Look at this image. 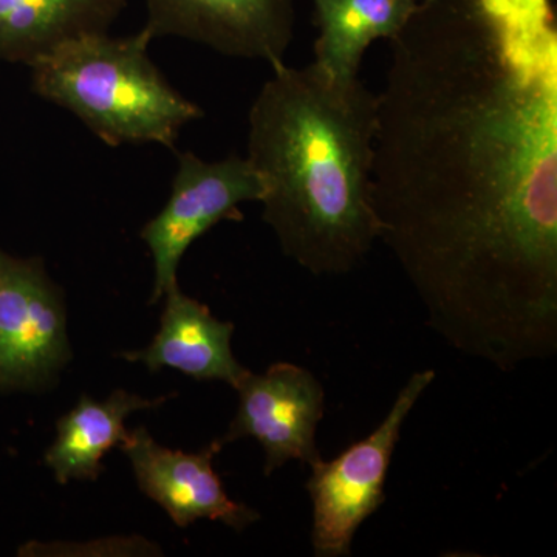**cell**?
<instances>
[{"instance_id":"obj_8","label":"cell","mask_w":557,"mask_h":557,"mask_svg":"<svg viewBox=\"0 0 557 557\" xmlns=\"http://www.w3.org/2000/svg\"><path fill=\"white\" fill-rule=\"evenodd\" d=\"M152 38L177 36L226 57L285 62L295 35V0H146Z\"/></svg>"},{"instance_id":"obj_5","label":"cell","mask_w":557,"mask_h":557,"mask_svg":"<svg viewBox=\"0 0 557 557\" xmlns=\"http://www.w3.org/2000/svg\"><path fill=\"white\" fill-rule=\"evenodd\" d=\"M178 166L166 205L143 226L139 237L153 262L150 304L178 287L177 271L190 245L220 222H239L247 201H260L263 183L247 157L205 161L196 153H177Z\"/></svg>"},{"instance_id":"obj_12","label":"cell","mask_w":557,"mask_h":557,"mask_svg":"<svg viewBox=\"0 0 557 557\" xmlns=\"http://www.w3.org/2000/svg\"><path fill=\"white\" fill-rule=\"evenodd\" d=\"M170 397L148 399L131 392L113 391L104 401L87 395L57 424V440L46 454L47 467L65 485L70 480H97L104 471L102 458L123 445L129 435L126 418L131 413L156 408Z\"/></svg>"},{"instance_id":"obj_4","label":"cell","mask_w":557,"mask_h":557,"mask_svg":"<svg viewBox=\"0 0 557 557\" xmlns=\"http://www.w3.org/2000/svg\"><path fill=\"white\" fill-rule=\"evenodd\" d=\"M434 380V370L413 373L372 434L333 460L321 458L311 465L306 487L313 505L314 556H351V542L359 527L386 500L384 485L403 424Z\"/></svg>"},{"instance_id":"obj_13","label":"cell","mask_w":557,"mask_h":557,"mask_svg":"<svg viewBox=\"0 0 557 557\" xmlns=\"http://www.w3.org/2000/svg\"><path fill=\"white\" fill-rule=\"evenodd\" d=\"M417 5L416 0H313L314 64L333 78H358L372 42L395 38Z\"/></svg>"},{"instance_id":"obj_1","label":"cell","mask_w":557,"mask_h":557,"mask_svg":"<svg viewBox=\"0 0 557 557\" xmlns=\"http://www.w3.org/2000/svg\"><path fill=\"white\" fill-rule=\"evenodd\" d=\"M376 95L380 240L461 355L557 354V30L549 0H428Z\"/></svg>"},{"instance_id":"obj_11","label":"cell","mask_w":557,"mask_h":557,"mask_svg":"<svg viewBox=\"0 0 557 557\" xmlns=\"http://www.w3.org/2000/svg\"><path fill=\"white\" fill-rule=\"evenodd\" d=\"M127 0H0V61L32 67L70 40L108 33Z\"/></svg>"},{"instance_id":"obj_7","label":"cell","mask_w":557,"mask_h":557,"mask_svg":"<svg viewBox=\"0 0 557 557\" xmlns=\"http://www.w3.org/2000/svg\"><path fill=\"white\" fill-rule=\"evenodd\" d=\"M239 408L220 445L251 437L265 453L263 472L270 478L289 460L307 465L321 460L317 446L325 394L310 370L276 362L262 375L245 373L236 386Z\"/></svg>"},{"instance_id":"obj_15","label":"cell","mask_w":557,"mask_h":557,"mask_svg":"<svg viewBox=\"0 0 557 557\" xmlns=\"http://www.w3.org/2000/svg\"><path fill=\"white\" fill-rule=\"evenodd\" d=\"M417 3H420V2H428V0H416Z\"/></svg>"},{"instance_id":"obj_10","label":"cell","mask_w":557,"mask_h":557,"mask_svg":"<svg viewBox=\"0 0 557 557\" xmlns=\"http://www.w3.org/2000/svg\"><path fill=\"white\" fill-rule=\"evenodd\" d=\"M163 299V317L152 343L120 357L141 362L150 372L171 368L197 381H223L236 388L248 370L242 368L231 348L234 325L219 321L207 306L183 295L178 287Z\"/></svg>"},{"instance_id":"obj_2","label":"cell","mask_w":557,"mask_h":557,"mask_svg":"<svg viewBox=\"0 0 557 557\" xmlns=\"http://www.w3.org/2000/svg\"><path fill=\"white\" fill-rule=\"evenodd\" d=\"M271 70L248 115L262 218L284 255L314 276L350 273L381 234L372 203L376 95L314 62Z\"/></svg>"},{"instance_id":"obj_9","label":"cell","mask_w":557,"mask_h":557,"mask_svg":"<svg viewBox=\"0 0 557 557\" xmlns=\"http://www.w3.org/2000/svg\"><path fill=\"white\" fill-rule=\"evenodd\" d=\"M223 446L219 440L199 453L163 448L145 428L129 432L120 449L129 458L139 490L159 504L180 528L209 519L242 531L259 512L233 500L212 467Z\"/></svg>"},{"instance_id":"obj_6","label":"cell","mask_w":557,"mask_h":557,"mask_svg":"<svg viewBox=\"0 0 557 557\" xmlns=\"http://www.w3.org/2000/svg\"><path fill=\"white\" fill-rule=\"evenodd\" d=\"M69 359L64 299L42 259L0 248V388L42 387Z\"/></svg>"},{"instance_id":"obj_3","label":"cell","mask_w":557,"mask_h":557,"mask_svg":"<svg viewBox=\"0 0 557 557\" xmlns=\"http://www.w3.org/2000/svg\"><path fill=\"white\" fill-rule=\"evenodd\" d=\"M146 28L83 36L32 65V90L83 121L110 148L156 143L171 150L203 110L171 86L149 58Z\"/></svg>"},{"instance_id":"obj_14","label":"cell","mask_w":557,"mask_h":557,"mask_svg":"<svg viewBox=\"0 0 557 557\" xmlns=\"http://www.w3.org/2000/svg\"><path fill=\"white\" fill-rule=\"evenodd\" d=\"M25 555L36 556H161V548L143 537H108L91 542H32Z\"/></svg>"}]
</instances>
